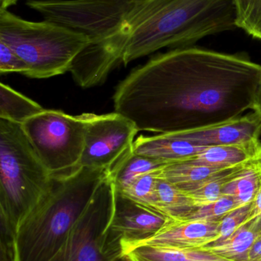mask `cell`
I'll return each instance as SVG.
<instances>
[{
    "instance_id": "cell-33",
    "label": "cell",
    "mask_w": 261,
    "mask_h": 261,
    "mask_svg": "<svg viewBox=\"0 0 261 261\" xmlns=\"http://www.w3.org/2000/svg\"><path fill=\"white\" fill-rule=\"evenodd\" d=\"M117 261H131L130 260V259L128 257H127V255H124V257H121V259H120L119 260Z\"/></svg>"
},
{
    "instance_id": "cell-22",
    "label": "cell",
    "mask_w": 261,
    "mask_h": 261,
    "mask_svg": "<svg viewBox=\"0 0 261 261\" xmlns=\"http://www.w3.org/2000/svg\"><path fill=\"white\" fill-rule=\"evenodd\" d=\"M236 28L261 40V0H233Z\"/></svg>"
},
{
    "instance_id": "cell-23",
    "label": "cell",
    "mask_w": 261,
    "mask_h": 261,
    "mask_svg": "<svg viewBox=\"0 0 261 261\" xmlns=\"http://www.w3.org/2000/svg\"><path fill=\"white\" fill-rule=\"evenodd\" d=\"M157 173L158 171L152 172L139 176L127 190L121 193L141 203L157 210L156 208L157 206V197H156Z\"/></svg>"
},
{
    "instance_id": "cell-29",
    "label": "cell",
    "mask_w": 261,
    "mask_h": 261,
    "mask_svg": "<svg viewBox=\"0 0 261 261\" xmlns=\"http://www.w3.org/2000/svg\"><path fill=\"white\" fill-rule=\"evenodd\" d=\"M248 261H261V234L254 243L248 255Z\"/></svg>"
},
{
    "instance_id": "cell-13",
    "label": "cell",
    "mask_w": 261,
    "mask_h": 261,
    "mask_svg": "<svg viewBox=\"0 0 261 261\" xmlns=\"http://www.w3.org/2000/svg\"><path fill=\"white\" fill-rule=\"evenodd\" d=\"M204 147L192 144L173 136L171 133L158 134L153 136L138 137L133 145V151L165 164L181 162L202 151Z\"/></svg>"
},
{
    "instance_id": "cell-31",
    "label": "cell",
    "mask_w": 261,
    "mask_h": 261,
    "mask_svg": "<svg viewBox=\"0 0 261 261\" xmlns=\"http://www.w3.org/2000/svg\"><path fill=\"white\" fill-rule=\"evenodd\" d=\"M18 0H0V9L7 10L8 8L16 4Z\"/></svg>"
},
{
    "instance_id": "cell-4",
    "label": "cell",
    "mask_w": 261,
    "mask_h": 261,
    "mask_svg": "<svg viewBox=\"0 0 261 261\" xmlns=\"http://www.w3.org/2000/svg\"><path fill=\"white\" fill-rule=\"evenodd\" d=\"M48 171L22 127L0 119V217L15 229L50 191Z\"/></svg>"
},
{
    "instance_id": "cell-14",
    "label": "cell",
    "mask_w": 261,
    "mask_h": 261,
    "mask_svg": "<svg viewBox=\"0 0 261 261\" xmlns=\"http://www.w3.org/2000/svg\"><path fill=\"white\" fill-rule=\"evenodd\" d=\"M181 162L222 168L260 164L261 142L257 140L246 144L205 147L197 154Z\"/></svg>"
},
{
    "instance_id": "cell-11",
    "label": "cell",
    "mask_w": 261,
    "mask_h": 261,
    "mask_svg": "<svg viewBox=\"0 0 261 261\" xmlns=\"http://www.w3.org/2000/svg\"><path fill=\"white\" fill-rule=\"evenodd\" d=\"M171 134L176 138L204 147L246 144L259 140L261 117L253 112L218 125Z\"/></svg>"
},
{
    "instance_id": "cell-16",
    "label": "cell",
    "mask_w": 261,
    "mask_h": 261,
    "mask_svg": "<svg viewBox=\"0 0 261 261\" xmlns=\"http://www.w3.org/2000/svg\"><path fill=\"white\" fill-rule=\"evenodd\" d=\"M131 261H231L204 248L184 249L155 245H139L126 251Z\"/></svg>"
},
{
    "instance_id": "cell-15",
    "label": "cell",
    "mask_w": 261,
    "mask_h": 261,
    "mask_svg": "<svg viewBox=\"0 0 261 261\" xmlns=\"http://www.w3.org/2000/svg\"><path fill=\"white\" fill-rule=\"evenodd\" d=\"M234 167L222 168L187 162L173 163L159 170L157 176L187 193L228 173Z\"/></svg>"
},
{
    "instance_id": "cell-6",
    "label": "cell",
    "mask_w": 261,
    "mask_h": 261,
    "mask_svg": "<svg viewBox=\"0 0 261 261\" xmlns=\"http://www.w3.org/2000/svg\"><path fill=\"white\" fill-rule=\"evenodd\" d=\"M138 0H29L45 21L84 35L90 44L125 50L127 18Z\"/></svg>"
},
{
    "instance_id": "cell-2",
    "label": "cell",
    "mask_w": 261,
    "mask_h": 261,
    "mask_svg": "<svg viewBox=\"0 0 261 261\" xmlns=\"http://www.w3.org/2000/svg\"><path fill=\"white\" fill-rule=\"evenodd\" d=\"M235 28L233 0H138L126 23L122 63L163 47L192 46Z\"/></svg>"
},
{
    "instance_id": "cell-25",
    "label": "cell",
    "mask_w": 261,
    "mask_h": 261,
    "mask_svg": "<svg viewBox=\"0 0 261 261\" xmlns=\"http://www.w3.org/2000/svg\"><path fill=\"white\" fill-rule=\"evenodd\" d=\"M251 202L242 206L238 207L225 215L219 222V234L217 239L209 245L220 243L234 234L246 222L251 210ZM207 246V245H206Z\"/></svg>"
},
{
    "instance_id": "cell-10",
    "label": "cell",
    "mask_w": 261,
    "mask_h": 261,
    "mask_svg": "<svg viewBox=\"0 0 261 261\" xmlns=\"http://www.w3.org/2000/svg\"><path fill=\"white\" fill-rule=\"evenodd\" d=\"M170 221L172 219L156 208L115 190L110 231L121 239L124 254L127 250L156 236Z\"/></svg>"
},
{
    "instance_id": "cell-3",
    "label": "cell",
    "mask_w": 261,
    "mask_h": 261,
    "mask_svg": "<svg viewBox=\"0 0 261 261\" xmlns=\"http://www.w3.org/2000/svg\"><path fill=\"white\" fill-rule=\"evenodd\" d=\"M108 170L81 167L55 178L50 191L17 228L18 261H51L61 251Z\"/></svg>"
},
{
    "instance_id": "cell-20",
    "label": "cell",
    "mask_w": 261,
    "mask_h": 261,
    "mask_svg": "<svg viewBox=\"0 0 261 261\" xmlns=\"http://www.w3.org/2000/svg\"><path fill=\"white\" fill-rule=\"evenodd\" d=\"M44 109L9 86L0 84V119L22 125Z\"/></svg>"
},
{
    "instance_id": "cell-32",
    "label": "cell",
    "mask_w": 261,
    "mask_h": 261,
    "mask_svg": "<svg viewBox=\"0 0 261 261\" xmlns=\"http://www.w3.org/2000/svg\"><path fill=\"white\" fill-rule=\"evenodd\" d=\"M256 222H257V228L260 230L261 232V217L259 218V219H255Z\"/></svg>"
},
{
    "instance_id": "cell-7",
    "label": "cell",
    "mask_w": 261,
    "mask_h": 261,
    "mask_svg": "<svg viewBox=\"0 0 261 261\" xmlns=\"http://www.w3.org/2000/svg\"><path fill=\"white\" fill-rule=\"evenodd\" d=\"M114 200V184L108 173L51 261H117L124 257L122 242L109 229Z\"/></svg>"
},
{
    "instance_id": "cell-30",
    "label": "cell",
    "mask_w": 261,
    "mask_h": 261,
    "mask_svg": "<svg viewBox=\"0 0 261 261\" xmlns=\"http://www.w3.org/2000/svg\"><path fill=\"white\" fill-rule=\"evenodd\" d=\"M252 110L261 117V76L254 94Z\"/></svg>"
},
{
    "instance_id": "cell-8",
    "label": "cell",
    "mask_w": 261,
    "mask_h": 261,
    "mask_svg": "<svg viewBox=\"0 0 261 261\" xmlns=\"http://www.w3.org/2000/svg\"><path fill=\"white\" fill-rule=\"evenodd\" d=\"M21 125L52 177H66L81 168L85 138L81 115L44 110Z\"/></svg>"
},
{
    "instance_id": "cell-12",
    "label": "cell",
    "mask_w": 261,
    "mask_h": 261,
    "mask_svg": "<svg viewBox=\"0 0 261 261\" xmlns=\"http://www.w3.org/2000/svg\"><path fill=\"white\" fill-rule=\"evenodd\" d=\"M219 222L220 220H172L156 236L136 246L147 245L184 249L202 248L217 239Z\"/></svg>"
},
{
    "instance_id": "cell-9",
    "label": "cell",
    "mask_w": 261,
    "mask_h": 261,
    "mask_svg": "<svg viewBox=\"0 0 261 261\" xmlns=\"http://www.w3.org/2000/svg\"><path fill=\"white\" fill-rule=\"evenodd\" d=\"M85 124V138L81 167L110 169L133 150L137 127L120 113L81 115Z\"/></svg>"
},
{
    "instance_id": "cell-27",
    "label": "cell",
    "mask_w": 261,
    "mask_h": 261,
    "mask_svg": "<svg viewBox=\"0 0 261 261\" xmlns=\"http://www.w3.org/2000/svg\"><path fill=\"white\" fill-rule=\"evenodd\" d=\"M0 73H19L27 76L29 67L22 59L3 41H0Z\"/></svg>"
},
{
    "instance_id": "cell-26",
    "label": "cell",
    "mask_w": 261,
    "mask_h": 261,
    "mask_svg": "<svg viewBox=\"0 0 261 261\" xmlns=\"http://www.w3.org/2000/svg\"><path fill=\"white\" fill-rule=\"evenodd\" d=\"M0 261H18L16 229L4 218L0 217Z\"/></svg>"
},
{
    "instance_id": "cell-28",
    "label": "cell",
    "mask_w": 261,
    "mask_h": 261,
    "mask_svg": "<svg viewBox=\"0 0 261 261\" xmlns=\"http://www.w3.org/2000/svg\"><path fill=\"white\" fill-rule=\"evenodd\" d=\"M260 217H261V184L254 200L251 202V210L245 223L255 220Z\"/></svg>"
},
{
    "instance_id": "cell-1",
    "label": "cell",
    "mask_w": 261,
    "mask_h": 261,
    "mask_svg": "<svg viewBox=\"0 0 261 261\" xmlns=\"http://www.w3.org/2000/svg\"><path fill=\"white\" fill-rule=\"evenodd\" d=\"M260 76L261 65L242 54L178 47L131 71L116 87L113 106L139 130L198 129L252 110Z\"/></svg>"
},
{
    "instance_id": "cell-24",
    "label": "cell",
    "mask_w": 261,
    "mask_h": 261,
    "mask_svg": "<svg viewBox=\"0 0 261 261\" xmlns=\"http://www.w3.org/2000/svg\"><path fill=\"white\" fill-rule=\"evenodd\" d=\"M239 206L234 198L228 195H222L216 202L208 205L198 206L185 221L221 220L225 215Z\"/></svg>"
},
{
    "instance_id": "cell-17",
    "label": "cell",
    "mask_w": 261,
    "mask_h": 261,
    "mask_svg": "<svg viewBox=\"0 0 261 261\" xmlns=\"http://www.w3.org/2000/svg\"><path fill=\"white\" fill-rule=\"evenodd\" d=\"M169 164L134 153L129 152L109 171L114 184L115 190H127L139 176L152 172L159 171Z\"/></svg>"
},
{
    "instance_id": "cell-19",
    "label": "cell",
    "mask_w": 261,
    "mask_h": 261,
    "mask_svg": "<svg viewBox=\"0 0 261 261\" xmlns=\"http://www.w3.org/2000/svg\"><path fill=\"white\" fill-rule=\"evenodd\" d=\"M156 197L157 210L173 221H185L198 207L186 193L159 177Z\"/></svg>"
},
{
    "instance_id": "cell-21",
    "label": "cell",
    "mask_w": 261,
    "mask_h": 261,
    "mask_svg": "<svg viewBox=\"0 0 261 261\" xmlns=\"http://www.w3.org/2000/svg\"><path fill=\"white\" fill-rule=\"evenodd\" d=\"M261 184V164L248 169L224 187L222 195L232 196L239 206L254 200Z\"/></svg>"
},
{
    "instance_id": "cell-18",
    "label": "cell",
    "mask_w": 261,
    "mask_h": 261,
    "mask_svg": "<svg viewBox=\"0 0 261 261\" xmlns=\"http://www.w3.org/2000/svg\"><path fill=\"white\" fill-rule=\"evenodd\" d=\"M260 234L256 220H253L244 224L223 242L202 248L227 260L248 261V255Z\"/></svg>"
},
{
    "instance_id": "cell-5",
    "label": "cell",
    "mask_w": 261,
    "mask_h": 261,
    "mask_svg": "<svg viewBox=\"0 0 261 261\" xmlns=\"http://www.w3.org/2000/svg\"><path fill=\"white\" fill-rule=\"evenodd\" d=\"M0 41L29 67L28 77L44 79L64 74L89 39L81 34L45 21L23 19L0 9Z\"/></svg>"
}]
</instances>
